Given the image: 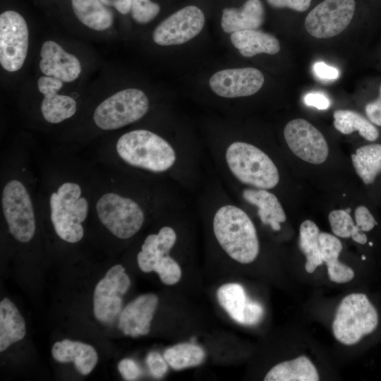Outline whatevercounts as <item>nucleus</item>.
Instances as JSON below:
<instances>
[{
  "label": "nucleus",
  "instance_id": "33",
  "mask_svg": "<svg viewBox=\"0 0 381 381\" xmlns=\"http://www.w3.org/2000/svg\"><path fill=\"white\" fill-rule=\"evenodd\" d=\"M153 272L158 274L162 283L174 285L181 278V269L179 263L170 254L164 255L155 265Z\"/></svg>",
  "mask_w": 381,
  "mask_h": 381
},
{
  "label": "nucleus",
  "instance_id": "39",
  "mask_svg": "<svg viewBox=\"0 0 381 381\" xmlns=\"http://www.w3.org/2000/svg\"><path fill=\"white\" fill-rule=\"evenodd\" d=\"M267 1L274 8H289L296 11L303 12L309 8L311 0H267Z\"/></svg>",
  "mask_w": 381,
  "mask_h": 381
},
{
  "label": "nucleus",
  "instance_id": "43",
  "mask_svg": "<svg viewBox=\"0 0 381 381\" xmlns=\"http://www.w3.org/2000/svg\"><path fill=\"white\" fill-rule=\"evenodd\" d=\"M104 4L115 8L119 13L127 14L131 9L132 0H100Z\"/></svg>",
  "mask_w": 381,
  "mask_h": 381
},
{
  "label": "nucleus",
  "instance_id": "32",
  "mask_svg": "<svg viewBox=\"0 0 381 381\" xmlns=\"http://www.w3.org/2000/svg\"><path fill=\"white\" fill-rule=\"evenodd\" d=\"M329 224L334 234L338 237L351 238L353 241L361 245L373 248L375 243L369 239L367 234L361 231L346 210H335L328 216Z\"/></svg>",
  "mask_w": 381,
  "mask_h": 381
},
{
  "label": "nucleus",
  "instance_id": "36",
  "mask_svg": "<svg viewBox=\"0 0 381 381\" xmlns=\"http://www.w3.org/2000/svg\"><path fill=\"white\" fill-rule=\"evenodd\" d=\"M146 363L152 375L156 378H162L168 370V363L164 356L158 352L151 351L146 358Z\"/></svg>",
  "mask_w": 381,
  "mask_h": 381
},
{
  "label": "nucleus",
  "instance_id": "4",
  "mask_svg": "<svg viewBox=\"0 0 381 381\" xmlns=\"http://www.w3.org/2000/svg\"><path fill=\"white\" fill-rule=\"evenodd\" d=\"M219 150L224 168L241 184L265 190L272 189L278 184L277 167L269 155L257 146L236 140Z\"/></svg>",
  "mask_w": 381,
  "mask_h": 381
},
{
  "label": "nucleus",
  "instance_id": "37",
  "mask_svg": "<svg viewBox=\"0 0 381 381\" xmlns=\"http://www.w3.org/2000/svg\"><path fill=\"white\" fill-rule=\"evenodd\" d=\"M118 370L125 380H135L141 374V370L138 363L131 358L121 360L118 363Z\"/></svg>",
  "mask_w": 381,
  "mask_h": 381
},
{
  "label": "nucleus",
  "instance_id": "6",
  "mask_svg": "<svg viewBox=\"0 0 381 381\" xmlns=\"http://www.w3.org/2000/svg\"><path fill=\"white\" fill-rule=\"evenodd\" d=\"M146 206L136 196L119 190H107L95 203L96 214L102 224L114 236L126 240L143 227Z\"/></svg>",
  "mask_w": 381,
  "mask_h": 381
},
{
  "label": "nucleus",
  "instance_id": "9",
  "mask_svg": "<svg viewBox=\"0 0 381 381\" xmlns=\"http://www.w3.org/2000/svg\"><path fill=\"white\" fill-rule=\"evenodd\" d=\"M29 32L24 18L14 11L0 15V64L7 71H18L27 56Z\"/></svg>",
  "mask_w": 381,
  "mask_h": 381
},
{
  "label": "nucleus",
  "instance_id": "7",
  "mask_svg": "<svg viewBox=\"0 0 381 381\" xmlns=\"http://www.w3.org/2000/svg\"><path fill=\"white\" fill-rule=\"evenodd\" d=\"M1 204L10 234L20 243L30 241L36 231L35 207L30 193L22 180L11 178L5 182Z\"/></svg>",
  "mask_w": 381,
  "mask_h": 381
},
{
  "label": "nucleus",
  "instance_id": "40",
  "mask_svg": "<svg viewBox=\"0 0 381 381\" xmlns=\"http://www.w3.org/2000/svg\"><path fill=\"white\" fill-rule=\"evenodd\" d=\"M63 86V81L53 76H41L37 80V87L43 95L52 92H59Z\"/></svg>",
  "mask_w": 381,
  "mask_h": 381
},
{
  "label": "nucleus",
  "instance_id": "41",
  "mask_svg": "<svg viewBox=\"0 0 381 381\" xmlns=\"http://www.w3.org/2000/svg\"><path fill=\"white\" fill-rule=\"evenodd\" d=\"M313 71L315 75L322 80H334L338 78L339 75L337 68L322 61H318L314 64Z\"/></svg>",
  "mask_w": 381,
  "mask_h": 381
},
{
  "label": "nucleus",
  "instance_id": "3",
  "mask_svg": "<svg viewBox=\"0 0 381 381\" xmlns=\"http://www.w3.org/2000/svg\"><path fill=\"white\" fill-rule=\"evenodd\" d=\"M49 217L57 236L75 243L84 236L83 223L86 220L90 203L82 184L75 179L60 181L49 193Z\"/></svg>",
  "mask_w": 381,
  "mask_h": 381
},
{
  "label": "nucleus",
  "instance_id": "25",
  "mask_svg": "<svg viewBox=\"0 0 381 381\" xmlns=\"http://www.w3.org/2000/svg\"><path fill=\"white\" fill-rule=\"evenodd\" d=\"M317 368L306 356L285 361L273 366L264 377L265 381H318Z\"/></svg>",
  "mask_w": 381,
  "mask_h": 381
},
{
  "label": "nucleus",
  "instance_id": "42",
  "mask_svg": "<svg viewBox=\"0 0 381 381\" xmlns=\"http://www.w3.org/2000/svg\"><path fill=\"white\" fill-rule=\"evenodd\" d=\"M304 102L306 105L318 109H327L330 105L329 99L321 92L308 93L304 97Z\"/></svg>",
  "mask_w": 381,
  "mask_h": 381
},
{
  "label": "nucleus",
  "instance_id": "28",
  "mask_svg": "<svg viewBox=\"0 0 381 381\" xmlns=\"http://www.w3.org/2000/svg\"><path fill=\"white\" fill-rule=\"evenodd\" d=\"M334 126L343 134L358 131L359 135L368 142H375L380 138L378 128L367 117L352 110H337L333 114Z\"/></svg>",
  "mask_w": 381,
  "mask_h": 381
},
{
  "label": "nucleus",
  "instance_id": "14",
  "mask_svg": "<svg viewBox=\"0 0 381 381\" xmlns=\"http://www.w3.org/2000/svg\"><path fill=\"white\" fill-rule=\"evenodd\" d=\"M264 81L260 71L247 67L219 71L212 75L209 83L216 95L236 98L254 95L262 87Z\"/></svg>",
  "mask_w": 381,
  "mask_h": 381
},
{
  "label": "nucleus",
  "instance_id": "8",
  "mask_svg": "<svg viewBox=\"0 0 381 381\" xmlns=\"http://www.w3.org/2000/svg\"><path fill=\"white\" fill-rule=\"evenodd\" d=\"M149 107V99L144 92L127 88L102 101L93 113V121L103 131L116 130L142 119Z\"/></svg>",
  "mask_w": 381,
  "mask_h": 381
},
{
  "label": "nucleus",
  "instance_id": "10",
  "mask_svg": "<svg viewBox=\"0 0 381 381\" xmlns=\"http://www.w3.org/2000/svg\"><path fill=\"white\" fill-rule=\"evenodd\" d=\"M354 0H324L308 14L305 28L312 36L325 39L343 32L355 12Z\"/></svg>",
  "mask_w": 381,
  "mask_h": 381
},
{
  "label": "nucleus",
  "instance_id": "1",
  "mask_svg": "<svg viewBox=\"0 0 381 381\" xmlns=\"http://www.w3.org/2000/svg\"><path fill=\"white\" fill-rule=\"evenodd\" d=\"M115 152L127 167L155 175H173L183 157L181 150L146 129H135L121 135L116 143Z\"/></svg>",
  "mask_w": 381,
  "mask_h": 381
},
{
  "label": "nucleus",
  "instance_id": "26",
  "mask_svg": "<svg viewBox=\"0 0 381 381\" xmlns=\"http://www.w3.org/2000/svg\"><path fill=\"white\" fill-rule=\"evenodd\" d=\"M25 322L19 310L8 298L0 303V351L23 339Z\"/></svg>",
  "mask_w": 381,
  "mask_h": 381
},
{
  "label": "nucleus",
  "instance_id": "18",
  "mask_svg": "<svg viewBox=\"0 0 381 381\" xmlns=\"http://www.w3.org/2000/svg\"><path fill=\"white\" fill-rule=\"evenodd\" d=\"M177 239L176 230L169 225L162 226L157 233L147 235L137 254L139 268L144 272H153L155 263L170 254Z\"/></svg>",
  "mask_w": 381,
  "mask_h": 381
},
{
  "label": "nucleus",
  "instance_id": "29",
  "mask_svg": "<svg viewBox=\"0 0 381 381\" xmlns=\"http://www.w3.org/2000/svg\"><path fill=\"white\" fill-rule=\"evenodd\" d=\"M320 234L318 226L311 220H305L300 226L298 246L306 258L305 270L310 274L313 273L324 262L321 255Z\"/></svg>",
  "mask_w": 381,
  "mask_h": 381
},
{
  "label": "nucleus",
  "instance_id": "13",
  "mask_svg": "<svg viewBox=\"0 0 381 381\" xmlns=\"http://www.w3.org/2000/svg\"><path fill=\"white\" fill-rule=\"evenodd\" d=\"M203 12L195 6H186L163 20L154 30V42L162 46L185 43L198 35L205 24Z\"/></svg>",
  "mask_w": 381,
  "mask_h": 381
},
{
  "label": "nucleus",
  "instance_id": "38",
  "mask_svg": "<svg viewBox=\"0 0 381 381\" xmlns=\"http://www.w3.org/2000/svg\"><path fill=\"white\" fill-rule=\"evenodd\" d=\"M364 110L367 119L376 126L381 127V85L377 98L368 102Z\"/></svg>",
  "mask_w": 381,
  "mask_h": 381
},
{
  "label": "nucleus",
  "instance_id": "34",
  "mask_svg": "<svg viewBox=\"0 0 381 381\" xmlns=\"http://www.w3.org/2000/svg\"><path fill=\"white\" fill-rule=\"evenodd\" d=\"M131 11L137 23L145 24L158 15L160 6L150 0H132Z\"/></svg>",
  "mask_w": 381,
  "mask_h": 381
},
{
  "label": "nucleus",
  "instance_id": "23",
  "mask_svg": "<svg viewBox=\"0 0 381 381\" xmlns=\"http://www.w3.org/2000/svg\"><path fill=\"white\" fill-rule=\"evenodd\" d=\"M230 40L240 54L246 57L262 53L275 54L280 50L279 42L274 36L257 29L233 32Z\"/></svg>",
  "mask_w": 381,
  "mask_h": 381
},
{
  "label": "nucleus",
  "instance_id": "24",
  "mask_svg": "<svg viewBox=\"0 0 381 381\" xmlns=\"http://www.w3.org/2000/svg\"><path fill=\"white\" fill-rule=\"evenodd\" d=\"M354 169L366 186H374L381 180V143L362 145L351 155Z\"/></svg>",
  "mask_w": 381,
  "mask_h": 381
},
{
  "label": "nucleus",
  "instance_id": "15",
  "mask_svg": "<svg viewBox=\"0 0 381 381\" xmlns=\"http://www.w3.org/2000/svg\"><path fill=\"white\" fill-rule=\"evenodd\" d=\"M217 298L220 306L238 323L255 325L263 318L262 305L251 300L244 288L238 283L222 285L217 291Z\"/></svg>",
  "mask_w": 381,
  "mask_h": 381
},
{
  "label": "nucleus",
  "instance_id": "22",
  "mask_svg": "<svg viewBox=\"0 0 381 381\" xmlns=\"http://www.w3.org/2000/svg\"><path fill=\"white\" fill-rule=\"evenodd\" d=\"M319 239L322 259L327 265L329 279L339 284L351 282L355 277L353 270L339 260V256L342 250V243L340 240L337 236L326 232H320Z\"/></svg>",
  "mask_w": 381,
  "mask_h": 381
},
{
  "label": "nucleus",
  "instance_id": "30",
  "mask_svg": "<svg viewBox=\"0 0 381 381\" xmlns=\"http://www.w3.org/2000/svg\"><path fill=\"white\" fill-rule=\"evenodd\" d=\"M40 110L44 119L52 124L71 118L76 112L77 103L71 97L52 92L43 95Z\"/></svg>",
  "mask_w": 381,
  "mask_h": 381
},
{
  "label": "nucleus",
  "instance_id": "21",
  "mask_svg": "<svg viewBox=\"0 0 381 381\" xmlns=\"http://www.w3.org/2000/svg\"><path fill=\"white\" fill-rule=\"evenodd\" d=\"M52 353L58 362H73L76 370L83 375L90 374L98 361L97 353L91 345L69 339L56 342Z\"/></svg>",
  "mask_w": 381,
  "mask_h": 381
},
{
  "label": "nucleus",
  "instance_id": "2",
  "mask_svg": "<svg viewBox=\"0 0 381 381\" xmlns=\"http://www.w3.org/2000/svg\"><path fill=\"white\" fill-rule=\"evenodd\" d=\"M213 208L212 231L219 246L239 263L253 262L259 254L260 244L255 226L248 214L231 202L222 201Z\"/></svg>",
  "mask_w": 381,
  "mask_h": 381
},
{
  "label": "nucleus",
  "instance_id": "20",
  "mask_svg": "<svg viewBox=\"0 0 381 381\" xmlns=\"http://www.w3.org/2000/svg\"><path fill=\"white\" fill-rule=\"evenodd\" d=\"M265 11L260 0H247L239 8L223 10L221 26L226 33L255 30L264 22Z\"/></svg>",
  "mask_w": 381,
  "mask_h": 381
},
{
  "label": "nucleus",
  "instance_id": "17",
  "mask_svg": "<svg viewBox=\"0 0 381 381\" xmlns=\"http://www.w3.org/2000/svg\"><path fill=\"white\" fill-rule=\"evenodd\" d=\"M40 56V69L44 75L69 83L77 79L81 73L78 59L66 52L56 42L45 41L42 45Z\"/></svg>",
  "mask_w": 381,
  "mask_h": 381
},
{
  "label": "nucleus",
  "instance_id": "16",
  "mask_svg": "<svg viewBox=\"0 0 381 381\" xmlns=\"http://www.w3.org/2000/svg\"><path fill=\"white\" fill-rule=\"evenodd\" d=\"M157 304L158 298L155 294L139 296L121 312L119 328L124 334L132 337L147 334Z\"/></svg>",
  "mask_w": 381,
  "mask_h": 381
},
{
  "label": "nucleus",
  "instance_id": "35",
  "mask_svg": "<svg viewBox=\"0 0 381 381\" xmlns=\"http://www.w3.org/2000/svg\"><path fill=\"white\" fill-rule=\"evenodd\" d=\"M354 219L356 225L367 234L373 232L379 226L377 217L365 205L356 207L354 211Z\"/></svg>",
  "mask_w": 381,
  "mask_h": 381
},
{
  "label": "nucleus",
  "instance_id": "11",
  "mask_svg": "<svg viewBox=\"0 0 381 381\" xmlns=\"http://www.w3.org/2000/svg\"><path fill=\"white\" fill-rule=\"evenodd\" d=\"M130 285V278L121 265L113 266L97 283L93 296V310L99 321L109 324L121 313L122 296Z\"/></svg>",
  "mask_w": 381,
  "mask_h": 381
},
{
  "label": "nucleus",
  "instance_id": "12",
  "mask_svg": "<svg viewBox=\"0 0 381 381\" xmlns=\"http://www.w3.org/2000/svg\"><path fill=\"white\" fill-rule=\"evenodd\" d=\"M284 135L292 152L313 164L323 163L328 156V145L321 132L308 121L294 119L286 125Z\"/></svg>",
  "mask_w": 381,
  "mask_h": 381
},
{
  "label": "nucleus",
  "instance_id": "31",
  "mask_svg": "<svg viewBox=\"0 0 381 381\" xmlns=\"http://www.w3.org/2000/svg\"><path fill=\"white\" fill-rule=\"evenodd\" d=\"M163 356L171 368L179 370L200 365L205 358V352L200 346L186 342L167 348Z\"/></svg>",
  "mask_w": 381,
  "mask_h": 381
},
{
  "label": "nucleus",
  "instance_id": "5",
  "mask_svg": "<svg viewBox=\"0 0 381 381\" xmlns=\"http://www.w3.org/2000/svg\"><path fill=\"white\" fill-rule=\"evenodd\" d=\"M380 315L378 308L364 293L346 296L337 307L332 322V332L340 343L351 346L379 329Z\"/></svg>",
  "mask_w": 381,
  "mask_h": 381
},
{
  "label": "nucleus",
  "instance_id": "19",
  "mask_svg": "<svg viewBox=\"0 0 381 381\" xmlns=\"http://www.w3.org/2000/svg\"><path fill=\"white\" fill-rule=\"evenodd\" d=\"M241 197L245 202L258 209V216L263 224L269 225L275 231L281 229L280 223L286 220V216L274 193L269 190L248 187L242 190Z\"/></svg>",
  "mask_w": 381,
  "mask_h": 381
},
{
  "label": "nucleus",
  "instance_id": "27",
  "mask_svg": "<svg viewBox=\"0 0 381 381\" xmlns=\"http://www.w3.org/2000/svg\"><path fill=\"white\" fill-rule=\"evenodd\" d=\"M71 4L75 16L89 28L103 31L111 26L112 13L100 0H71Z\"/></svg>",
  "mask_w": 381,
  "mask_h": 381
}]
</instances>
